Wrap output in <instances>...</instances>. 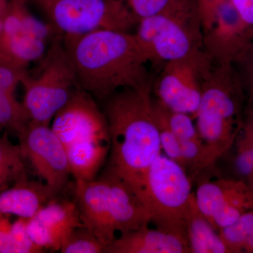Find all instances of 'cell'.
Listing matches in <instances>:
<instances>
[{
	"mask_svg": "<svg viewBox=\"0 0 253 253\" xmlns=\"http://www.w3.org/2000/svg\"><path fill=\"white\" fill-rule=\"evenodd\" d=\"M80 87L106 99L126 88L153 90L155 78L134 33L101 30L63 37Z\"/></svg>",
	"mask_w": 253,
	"mask_h": 253,
	"instance_id": "obj_1",
	"label": "cell"
},
{
	"mask_svg": "<svg viewBox=\"0 0 253 253\" xmlns=\"http://www.w3.org/2000/svg\"><path fill=\"white\" fill-rule=\"evenodd\" d=\"M103 111L111 138L108 169L141 197L148 169L162 154L152 91L121 89L106 99Z\"/></svg>",
	"mask_w": 253,
	"mask_h": 253,
	"instance_id": "obj_2",
	"label": "cell"
},
{
	"mask_svg": "<svg viewBox=\"0 0 253 253\" xmlns=\"http://www.w3.org/2000/svg\"><path fill=\"white\" fill-rule=\"evenodd\" d=\"M246 102V91L234 64L214 63L194 117L204 146L206 168L234 146L242 126Z\"/></svg>",
	"mask_w": 253,
	"mask_h": 253,
	"instance_id": "obj_3",
	"label": "cell"
},
{
	"mask_svg": "<svg viewBox=\"0 0 253 253\" xmlns=\"http://www.w3.org/2000/svg\"><path fill=\"white\" fill-rule=\"evenodd\" d=\"M50 126L64 146L76 181L96 179L110 154L111 138L104 111L94 96L78 88Z\"/></svg>",
	"mask_w": 253,
	"mask_h": 253,
	"instance_id": "obj_4",
	"label": "cell"
},
{
	"mask_svg": "<svg viewBox=\"0 0 253 253\" xmlns=\"http://www.w3.org/2000/svg\"><path fill=\"white\" fill-rule=\"evenodd\" d=\"M41 61L38 75L28 73L21 83L24 88L22 104L30 122L49 126L55 115L81 87L60 37L52 40Z\"/></svg>",
	"mask_w": 253,
	"mask_h": 253,
	"instance_id": "obj_5",
	"label": "cell"
},
{
	"mask_svg": "<svg viewBox=\"0 0 253 253\" xmlns=\"http://www.w3.org/2000/svg\"><path fill=\"white\" fill-rule=\"evenodd\" d=\"M194 194L185 169L161 154L148 169L141 197L156 228L186 237V221Z\"/></svg>",
	"mask_w": 253,
	"mask_h": 253,
	"instance_id": "obj_6",
	"label": "cell"
},
{
	"mask_svg": "<svg viewBox=\"0 0 253 253\" xmlns=\"http://www.w3.org/2000/svg\"><path fill=\"white\" fill-rule=\"evenodd\" d=\"M59 35L79 36L101 30L131 33L139 20L122 0H31Z\"/></svg>",
	"mask_w": 253,
	"mask_h": 253,
	"instance_id": "obj_7",
	"label": "cell"
},
{
	"mask_svg": "<svg viewBox=\"0 0 253 253\" xmlns=\"http://www.w3.org/2000/svg\"><path fill=\"white\" fill-rule=\"evenodd\" d=\"M214 66V61L204 49L169 61L163 65L155 79L152 93L165 107L194 118L205 82Z\"/></svg>",
	"mask_w": 253,
	"mask_h": 253,
	"instance_id": "obj_8",
	"label": "cell"
},
{
	"mask_svg": "<svg viewBox=\"0 0 253 253\" xmlns=\"http://www.w3.org/2000/svg\"><path fill=\"white\" fill-rule=\"evenodd\" d=\"M134 35L149 62L161 68L169 61L204 49L202 26L172 16L158 15L142 18Z\"/></svg>",
	"mask_w": 253,
	"mask_h": 253,
	"instance_id": "obj_9",
	"label": "cell"
},
{
	"mask_svg": "<svg viewBox=\"0 0 253 253\" xmlns=\"http://www.w3.org/2000/svg\"><path fill=\"white\" fill-rule=\"evenodd\" d=\"M24 161H28L42 181L56 194L67 184L71 174L64 146L50 126L29 122L18 136Z\"/></svg>",
	"mask_w": 253,
	"mask_h": 253,
	"instance_id": "obj_10",
	"label": "cell"
},
{
	"mask_svg": "<svg viewBox=\"0 0 253 253\" xmlns=\"http://www.w3.org/2000/svg\"><path fill=\"white\" fill-rule=\"evenodd\" d=\"M194 195L200 211L218 232L253 210V189L239 179L202 181Z\"/></svg>",
	"mask_w": 253,
	"mask_h": 253,
	"instance_id": "obj_11",
	"label": "cell"
},
{
	"mask_svg": "<svg viewBox=\"0 0 253 253\" xmlns=\"http://www.w3.org/2000/svg\"><path fill=\"white\" fill-rule=\"evenodd\" d=\"M253 41V28L240 18L230 1L218 11L212 27L204 33V51L215 63L234 64Z\"/></svg>",
	"mask_w": 253,
	"mask_h": 253,
	"instance_id": "obj_12",
	"label": "cell"
},
{
	"mask_svg": "<svg viewBox=\"0 0 253 253\" xmlns=\"http://www.w3.org/2000/svg\"><path fill=\"white\" fill-rule=\"evenodd\" d=\"M105 253H190V251L185 236L145 226L118 236Z\"/></svg>",
	"mask_w": 253,
	"mask_h": 253,
	"instance_id": "obj_13",
	"label": "cell"
},
{
	"mask_svg": "<svg viewBox=\"0 0 253 253\" xmlns=\"http://www.w3.org/2000/svg\"><path fill=\"white\" fill-rule=\"evenodd\" d=\"M57 194L43 181L26 175L0 192V213L31 219Z\"/></svg>",
	"mask_w": 253,
	"mask_h": 253,
	"instance_id": "obj_14",
	"label": "cell"
},
{
	"mask_svg": "<svg viewBox=\"0 0 253 253\" xmlns=\"http://www.w3.org/2000/svg\"><path fill=\"white\" fill-rule=\"evenodd\" d=\"M186 236L190 253H230L219 233L200 211L194 194L186 219Z\"/></svg>",
	"mask_w": 253,
	"mask_h": 253,
	"instance_id": "obj_15",
	"label": "cell"
},
{
	"mask_svg": "<svg viewBox=\"0 0 253 253\" xmlns=\"http://www.w3.org/2000/svg\"><path fill=\"white\" fill-rule=\"evenodd\" d=\"M47 49L44 40L19 32L0 38V61L28 68L30 63L41 61Z\"/></svg>",
	"mask_w": 253,
	"mask_h": 253,
	"instance_id": "obj_16",
	"label": "cell"
},
{
	"mask_svg": "<svg viewBox=\"0 0 253 253\" xmlns=\"http://www.w3.org/2000/svg\"><path fill=\"white\" fill-rule=\"evenodd\" d=\"M138 20L165 15L201 26L196 0H122ZM203 29V28H202Z\"/></svg>",
	"mask_w": 253,
	"mask_h": 253,
	"instance_id": "obj_17",
	"label": "cell"
},
{
	"mask_svg": "<svg viewBox=\"0 0 253 253\" xmlns=\"http://www.w3.org/2000/svg\"><path fill=\"white\" fill-rule=\"evenodd\" d=\"M34 217L63 237L75 228L84 226L76 201L56 197L44 205Z\"/></svg>",
	"mask_w": 253,
	"mask_h": 253,
	"instance_id": "obj_18",
	"label": "cell"
},
{
	"mask_svg": "<svg viewBox=\"0 0 253 253\" xmlns=\"http://www.w3.org/2000/svg\"><path fill=\"white\" fill-rule=\"evenodd\" d=\"M27 175L19 145L14 144L7 131L0 135V192Z\"/></svg>",
	"mask_w": 253,
	"mask_h": 253,
	"instance_id": "obj_19",
	"label": "cell"
},
{
	"mask_svg": "<svg viewBox=\"0 0 253 253\" xmlns=\"http://www.w3.org/2000/svg\"><path fill=\"white\" fill-rule=\"evenodd\" d=\"M219 233L230 253H253V210Z\"/></svg>",
	"mask_w": 253,
	"mask_h": 253,
	"instance_id": "obj_20",
	"label": "cell"
},
{
	"mask_svg": "<svg viewBox=\"0 0 253 253\" xmlns=\"http://www.w3.org/2000/svg\"><path fill=\"white\" fill-rule=\"evenodd\" d=\"M155 118L173 134L183 139L201 141L194 118L186 113L171 111L153 98Z\"/></svg>",
	"mask_w": 253,
	"mask_h": 253,
	"instance_id": "obj_21",
	"label": "cell"
},
{
	"mask_svg": "<svg viewBox=\"0 0 253 253\" xmlns=\"http://www.w3.org/2000/svg\"><path fill=\"white\" fill-rule=\"evenodd\" d=\"M29 122L22 102L18 101L15 94L0 89V127L18 136Z\"/></svg>",
	"mask_w": 253,
	"mask_h": 253,
	"instance_id": "obj_22",
	"label": "cell"
},
{
	"mask_svg": "<svg viewBox=\"0 0 253 253\" xmlns=\"http://www.w3.org/2000/svg\"><path fill=\"white\" fill-rule=\"evenodd\" d=\"M59 251L62 253H103L105 246L89 229L82 226L66 234Z\"/></svg>",
	"mask_w": 253,
	"mask_h": 253,
	"instance_id": "obj_23",
	"label": "cell"
},
{
	"mask_svg": "<svg viewBox=\"0 0 253 253\" xmlns=\"http://www.w3.org/2000/svg\"><path fill=\"white\" fill-rule=\"evenodd\" d=\"M234 146H236L234 166L238 175L236 179L244 181L253 189V149L241 129Z\"/></svg>",
	"mask_w": 253,
	"mask_h": 253,
	"instance_id": "obj_24",
	"label": "cell"
},
{
	"mask_svg": "<svg viewBox=\"0 0 253 253\" xmlns=\"http://www.w3.org/2000/svg\"><path fill=\"white\" fill-rule=\"evenodd\" d=\"M27 227L32 239L42 249L60 251L64 238L61 234L51 230L35 217L28 219Z\"/></svg>",
	"mask_w": 253,
	"mask_h": 253,
	"instance_id": "obj_25",
	"label": "cell"
},
{
	"mask_svg": "<svg viewBox=\"0 0 253 253\" xmlns=\"http://www.w3.org/2000/svg\"><path fill=\"white\" fill-rule=\"evenodd\" d=\"M28 219L18 217L12 222V241L15 253H41L44 250L32 239L27 227Z\"/></svg>",
	"mask_w": 253,
	"mask_h": 253,
	"instance_id": "obj_26",
	"label": "cell"
},
{
	"mask_svg": "<svg viewBox=\"0 0 253 253\" xmlns=\"http://www.w3.org/2000/svg\"><path fill=\"white\" fill-rule=\"evenodd\" d=\"M244 85L247 103L253 105V41L234 63Z\"/></svg>",
	"mask_w": 253,
	"mask_h": 253,
	"instance_id": "obj_27",
	"label": "cell"
},
{
	"mask_svg": "<svg viewBox=\"0 0 253 253\" xmlns=\"http://www.w3.org/2000/svg\"><path fill=\"white\" fill-rule=\"evenodd\" d=\"M28 74V68L0 61V89L15 94L18 86Z\"/></svg>",
	"mask_w": 253,
	"mask_h": 253,
	"instance_id": "obj_28",
	"label": "cell"
},
{
	"mask_svg": "<svg viewBox=\"0 0 253 253\" xmlns=\"http://www.w3.org/2000/svg\"><path fill=\"white\" fill-rule=\"evenodd\" d=\"M229 1L230 0H196L204 33L212 27L221 6Z\"/></svg>",
	"mask_w": 253,
	"mask_h": 253,
	"instance_id": "obj_29",
	"label": "cell"
},
{
	"mask_svg": "<svg viewBox=\"0 0 253 253\" xmlns=\"http://www.w3.org/2000/svg\"><path fill=\"white\" fill-rule=\"evenodd\" d=\"M11 228L10 215L0 213V253H15Z\"/></svg>",
	"mask_w": 253,
	"mask_h": 253,
	"instance_id": "obj_30",
	"label": "cell"
},
{
	"mask_svg": "<svg viewBox=\"0 0 253 253\" xmlns=\"http://www.w3.org/2000/svg\"><path fill=\"white\" fill-rule=\"evenodd\" d=\"M244 23L253 28V0H230Z\"/></svg>",
	"mask_w": 253,
	"mask_h": 253,
	"instance_id": "obj_31",
	"label": "cell"
},
{
	"mask_svg": "<svg viewBox=\"0 0 253 253\" xmlns=\"http://www.w3.org/2000/svg\"><path fill=\"white\" fill-rule=\"evenodd\" d=\"M241 131L249 139L253 149V105L246 102Z\"/></svg>",
	"mask_w": 253,
	"mask_h": 253,
	"instance_id": "obj_32",
	"label": "cell"
},
{
	"mask_svg": "<svg viewBox=\"0 0 253 253\" xmlns=\"http://www.w3.org/2000/svg\"><path fill=\"white\" fill-rule=\"evenodd\" d=\"M9 0H0V36L2 31L3 24L8 6H9Z\"/></svg>",
	"mask_w": 253,
	"mask_h": 253,
	"instance_id": "obj_33",
	"label": "cell"
},
{
	"mask_svg": "<svg viewBox=\"0 0 253 253\" xmlns=\"http://www.w3.org/2000/svg\"><path fill=\"white\" fill-rule=\"evenodd\" d=\"M1 130H3V129H1V127H0V131H1Z\"/></svg>",
	"mask_w": 253,
	"mask_h": 253,
	"instance_id": "obj_34",
	"label": "cell"
}]
</instances>
